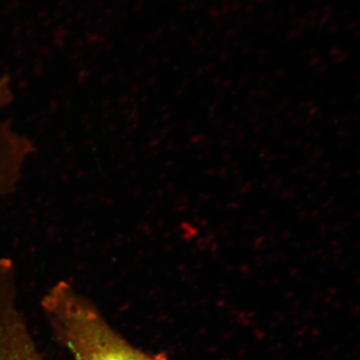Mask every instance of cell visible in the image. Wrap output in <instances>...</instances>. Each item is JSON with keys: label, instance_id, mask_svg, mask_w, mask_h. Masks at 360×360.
Segmentation results:
<instances>
[{"label": "cell", "instance_id": "2", "mask_svg": "<svg viewBox=\"0 0 360 360\" xmlns=\"http://www.w3.org/2000/svg\"><path fill=\"white\" fill-rule=\"evenodd\" d=\"M0 360H46L21 309L15 267L0 260Z\"/></svg>", "mask_w": 360, "mask_h": 360}, {"label": "cell", "instance_id": "1", "mask_svg": "<svg viewBox=\"0 0 360 360\" xmlns=\"http://www.w3.org/2000/svg\"><path fill=\"white\" fill-rule=\"evenodd\" d=\"M41 309L54 338L75 360H168L132 347L106 321L96 305L61 281L45 293Z\"/></svg>", "mask_w": 360, "mask_h": 360}]
</instances>
